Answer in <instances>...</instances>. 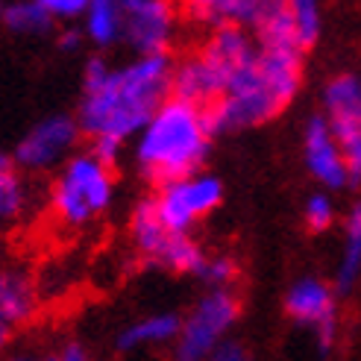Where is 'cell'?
<instances>
[{
	"label": "cell",
	"instance_id": "cell-2",
	"mask_svg": "<svg viewBox=\"0 0 361 361\" xmlns=\"http://www.w3.org/2000/svg\"><path fill=\"white\" fill-rule=\"evenodd\" d=\"M212 138L209 109L171 97L135 138V161L141 173L161 188L200 171Z\"/></svg>",
	"mask_w": 361,
	"mask_h": 361
},
{
	"label": "cell",
	"instance_id": "cell-23",
	"mask_svg": "<svg viewBox=\"0 0 361 361\" xmlns=\"http://www.w3.org/2000/svg\"><path fill=\"white\" fill-rule=\"evenodd\" d=\"M235 274H238L235 262L226 259V256H218V259H209V262H206L200 279L212 288V291H218V288H229V282L235 279Z\"/></svg>",
	"mask_w": 361,
	"mask_h": 361
},
{
	"label": "cell",
	"instance_id": "cell-4",
	"mask_svg": "<svg viewBox=\"0 0 361 361\" xmlns=\"http://www.w3.org/2000/svg\"><path fill=\"white\" fill-rule=\"evenodd\" d=\"M112 200V171L94 153L71 156L53 185V209L71 226H82Z\"/></svg>",
	"mask_w": 361,
	"mask_h": 361
},
{
	"label": "cell",
	"instance_id": "cell-29",
	"mask_svg": "<svg viewBox=\"0 0 361 361\" xmlns=\"http://www.w3.org/2000/svg\"><path fill=\"white\" fill-rule=\"evenodd\" d=\"M59 361H88L85 347L77 344V341H71V344H65V347L59 350Z\"/></svg>",
	"mask_w": 361,
	"mask_h": 361
},
{
	"label": "cell",
	"instance_id": "cell-1",
	"mask_svg": "<svg viewBox=\"0 0 361 361\" xmlns=\"http://www.w3.org/2000/svg\"><path fill=\"white\" fill-rule=\"evenodd\" d=\"M171 56H138L126 68L112 71L103 82L82 85L80 130L88 138H138L153 115L173 97Z\"/></svg>",
	"mask_w": 361,
	"mask_h": 361
},
{
	"label": "cell",
	"instance_id": "cell-25",
	"mask_svg": "<svg viewBox=\"0 0 361 361\" xmlns=\"http://www.w3.org/2000/svg\"><path fill=\"white\" fill-rule=\"evenodd\" d=\"M44 6L53 18H65V21H71V18H85L88 0H44Z\"/></svg>",
	"mask_w": 361,
	"mask_h": 361
},
{
	"label": "cell",
	"instance_id": "cell-8",
	"mask_svg": "<svg viewBox=\"0 0 361 361\" xmlns=\"http://www.w3.org/2000/svg\"><path fill=\"white\" fill-rule=\"evenodd\" d=\"M123 39L138 56H168L173 6L165 0H123Z\"/></svg>",
	"mask_w": 361,
	"mask_h": 361
},
{
	"label": "cell",
	"instance_id": "cell-11",
	"mask_svg": "<svg viewBox=\"0 0 361 361\" xmlns=\"http://www.w3.org/2000/svg\"><path fill=\"white\" fill-rule=\"evenodd\" d=\"M323 106H326V121L332 135L344 150L361 138V77L341 74L323 88ZM347 156V153H344Z\"/></svg>",
	"mask_w": 361,
	"mask_h": 361
},
{
	"label": "cell",
	"instance_id": "cell-5",
	"mask_svg": "<svg viewBox=\"0 0 361 361\" xmlns=\"http://www.w3.org/2000/svg\"><path fill=\"white\" fill-rule=\"evenodd\" d=\"M238 320V300L232 291L218 288L197 300L191 314L183 320V332H179L173 344V361H209L226 341L224 335Z\"/></svg>",
	"mask_w": 361,
	"mask_h": 361
},
{
	"label": "cell",
	"instance_id": "cell-28",
	"mask_svg": "<svg viewBox=\"0 0 361 361\" xmlns=\"http://www.w3.org/2000/svg\"><path fill=\"white\" fill-rule=\"evenodd\" d=\"M344 153H347V165H350V185H355V183H361V138Z\"/></svg>",
	"mask_w": 361,
	"mask_h": 361
},
{
	"label": "cell",
	"instance_id": "cell-27",
	"mask_svg": "<svg viewBox=\"0 0 361 361\" xmlns=\"http://www.w3.org/2000/svg\"><path fill=\"white\" fill-rule=\"evenodd\" d=\"M209 361H250V355H247V350L241 344H235V341H226V344L214 353Z\"/></svg>",
	"mask_w": 361,
	"mask_h": 361
},
{
	"label": "cell",
	"instance_id": "cell-12",
	"mask_svg": "<svg viewBox=\"0 0 361 361\" xmlns=\"http://www.w3.org/2000/svg\"><path fill=\"white\" fill-rule=\"evenodd\" d=\"M226 85L229 74L212 59H206L203 53H197V56L173 68V97L200 106V109H212L226 94Z\"/></svg>",
	"mask_w": 361,
	"mask_h": 361
},
{
	"label": "cell",
	"instance_id": "cell-7",
	"mask_svg": "<svg viewBox=\"0 0 361 361\" xmlns=\"http://www.w3.org/2000/svg\"><path fill=\"white\" fill-rule=\"evenodd\" d=\"M80 133H82L80 121L71 115L42 118L18 138L15 150H12V161L24 171H47L74 150Z\"/></svg>",
	"mask_w": 361,
	"mask_h": 361
},
{
	"label": "cell",
	"instance_id": "cell-3",
	"mask_svg": "<svg viewBox=\"0 0 361 361\" xmlns=\"http://www.w3.org/2000/svg\"><path fill=\"white\" fill-rule=\"evenodd\" d=\"M285 103L274 92V85L267 82L256 56L250 65L238 68L232 74L226 94L209 109V121L214 135H221V133H238V130H250V126H259L274 115H279Z\"/></svg>",
	"mask_w": 361,
	"mask_h": 361
},
{
	"label": "cell",
	"instance_id": "cell-18",
	"mask_svg": "<svg viewBox=\"0 0 361 361\" xmlns=\"http://www.w3.org/2000/svg\"><path fill=\"white\" fill-rule=\"evenodd\" d=\"M0 21L15 35H44L53 30V18L44 0H9L0 6Z\"/></svg>",
	"mask_w": 361,
	"mask_h": 361
},
{
	"label": "cell",
	"instance_id": "cell-22",
	"mask_svg": "<svg viewBox=\"0 0 361 361\" xmlns=\"http://www.w3.org/2000/svg\"><path fill=\"white\" fill-rule=\"evenodd\" d=\"M294 21L300 50L314 47V42L320 39V6L312 0H294Z\"/></svg>",
	"mask_w": 361,
	"mask_h": 361
},
{
	"label": "cell",
	"instance_id": "cell-21",
	"mask_svg": "<svg viewBox=\"0 0 361 361\" xmlns=\"http://www.w3.org/2000/svg\"><path fill=\"white\" fill-rule=\"evenodd\" d=\"M27 206V191L18 176V165L9 156H0V218L15 221Z\"/></svg>",
	"mask_w": 361,
	"mask_h": 361
},
{
	"label": "cell",
	"instance_id": "cell-26",
	"mask_svg": "<svg viewBox=\"0 0 361 361\" xmlns=\"http://www.w3.org/2000/svg\"><path fill=\"white\" fill-rule=\"evenodd\" d=\"M82 39H85V32L80 27H65L62 32H56V47L62 53H74V50H80Z\"/></svg>",
	"mask_w": 361,
	"mask_h": 361
},
{
	"label": "cell",
	"instance_id": "cell-30",
	"mask_svg": "<svg viewBox=\"0 0 361 361\" xmlns=\"http://www.w3.org/2000/svg\"><path fill=\"white\" fill-rule=\"evenodd\" d=\"M9 361H59V355H12Z\"/></svg>",
	"mask_w": 361,
	"mask_h": 361
},
{
	"label": "cell",
	"instance_id": "cell-15",
	"mask_svg": "<svg viewBox=\"0 0 361 361\" xmlns=\"http://www.w3.org/2000/svg\"><path fill=\"white\" fill-rule=\"evenodd\" d=\"M35 309V291L24 270H4L0 274V332L4 338L18 323L32 317Z\"/></svg>",
	"mask_w": 361,
	"mask_h": 361
},
{
	"label": "cell",
	"instance_id": "cell-10",
	"mask_svg": "<svg viewBox=\"0 0 361 361\" xmlns=\"http://www.w3.org/2000/svg\"><path fill=\"white\" fill-rule=\"evenodd\" d=\"M305 165L312 176L326 188H344L350 185V165L344 147L332 135V126L326 115H312L305 123Z\"/></svg>",
	"mask_w": 361,
	"mask_h": 361
},
{
	"label": "cell",
	"instance_id": "cell-24",
	"mask_svg": "<svg viewBox=\"0 0 361 361\" xmlns=\"http://www.w3.org/2000/svg\"><path fill=\"white\" fill-rule=\"evenodd\" d=\"M332 218H335V209H332V200L326 194H312L309 203H305V221L314 232H323L332 226Z\"/></svg>",
	"mask_w": 361,
	"mask_h": 361
},
{
	"label": "cell",
	"instance_id": "cell-9",
	"mask_svg": "<svg viewBox=\"0 0 361 361\" xmlns=\"http://www.w3.org/2000/svg\"><path fill=\"white\" fill-rule=\"evenodd\" d=\"M285 309L297 323L312 326L317 338L320 355H326L335 332H338V314H335V291H329L326 282L314 276H305L291 285V291L285 294Z\"/></svg>",
	"mask_w": 361,
	"mask_h": 361
},
{
	"label": "cell",
	"instance_id": "cell-14",
	"mask_svg": "<svg viewBox=\"0 0 361 361\" xmlns=\"http://www.w3.org/2000/svg\"><path fill=\"white\" fill-rule=\"evenodd\" d=\"M252 39H256V44L262 50H300V44H297L294 4L264 0L259 24L252 27Z\"/></svg>",
	"mask_w": 361,
	"mask_h": 361
},
{
	"label": "cell",
	"instance_id": "cell-16",
	"mask_svg": "<svg viewBox=\"0 0 361 361\" xmlns=\"http://www.w3.org/2000/svg\"><path fill=\"white\" fill-rule=\"evenodd\" d=\"M179 332H183V320L173 312H159L150 317L135 320L133 326H126L118 335V350H138V347H150V344H176Z\"/></svg>",
	"mask_w": 361,
	"mask_h": 361
},
{
	"label": "cell",
	"instance_id": "cell-19",
	"mask_svg": "<svg viewBox=\"0 0 361 361\" xmlns=\"http://www.w3.org/2000/svg\"><path fill=\"white\" fill-rule=\"evenodd\" d=\"M82 32L97 47H109L121 42L123 39V4H115V0H92L85 12Z\"/></svg>",
	"mask_w": 361,
	"mask_h": 361
},
{
	"label": "cell",
	"instance_id": "cell-20",
	"mask_svg": "<svg viewBox=\"0 0 361 361\" xmlns=\"http://www.w3.org/2000/svg\"><path fill=\"white\" fill-rule=\"evenodd\" d=\"M347 244H344V256H341V267L335 274V291L338 294H350L355 279L361 276V203H355L347 214Z\"/></svg>",
	"mask_w": 361,
	"mask_h": 361
},
{
	"label": "cell",
	"instance_id": "cell-6",
	"mask_svg": "<svg viewBox=\"0 0 361 361\" xmlns=\"http://www.w3.org/2000/svg\"><path fill=\"white\" fill-rule=\"evenodd\" d=\"M224 185L218 176L212 173H194L185 179H176L171 185H161L156 194V209L159 218L171 232L188 235V229L197 218L209 214L221 203Z\"/></svg>",
	"mask_w": 361,
	"mask_h": 361
},
{
	"label": "cell",
	"instance_id": "cell-17",
	"mask_svg": "<svg viewBox=\"0 0 361 361\" xmlns=\"http://www.w3.org/2000/svg\"><path fill=\"white\" fill-rule=\"evenodd\" d=\"M130 232H133V241L135 247L147 256L150 262H156L161 256V250L168 247L173 232L161 224L159 218V209H156V197H147L133 209V221H130Z\"/></svg>",
	"mask_w": 361,
	"mask_h": 361
},
{
	"label": "cell",
	"instance_id": "cell-13",
	"mask_svg": "<svg viewBox=\"0 0 361 361\" xmlns=\"http://www.w3.org/2000/svg\"><path fill=\"white\" fill-rule=\"evenodd\" d=\"M264 9V0H200L188 12L194 21L206 24L212 32L221 27H256Z\"/></svg>",
	"mask_w": 361,
	"mask_h": 361
}]
</instances>
